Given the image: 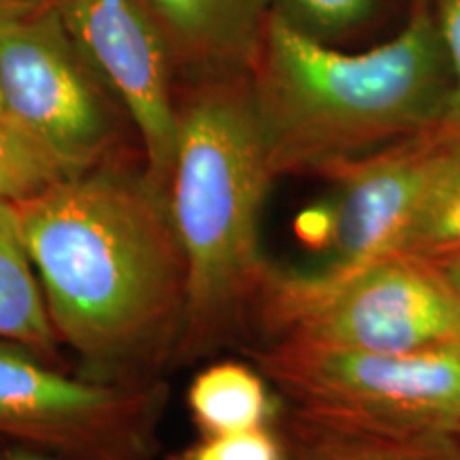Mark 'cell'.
<instances>
[{"mask_svg": "<svg viewBox=\"0 0 460 460\" xmlns=\"http://www.w3.org/2000/svg\"><path fill=\"white\" fill-rule=\"evenodd\" d=\"M454 139L446 122L367 156L332 164L329 200L305 211L298 230L326 258L320 271H354L401 254L437 166Z\"/></svg>", "mask_w": 460, "mask_h": 460, "instance_id": "8", "label": "cell"}, {"mask_svg": "<svg viewBox=\"0 0 460 460\" xmlns=\"http://www.w3.org/2000/svg\"><path fill=\"white\" fill-rule=\"evenodd\" d=\"M286 460H460V435L388 430L290 407L279 430Z\"/></svg>", "mask_w": 460, "mask_h": 460, "instance_id": "11", "label": "cell"}, {"mask_svg": "<svg viewBox=\"0 0 460 460\" xmlns=\"http://www.w3.org/2000/svg\"><path fill=\"white\" fill-rule=\"evenodd\" d=\"M250 312L271 341L362 352L460 345V290L441 264L410 254L343 273L269 264Z\"/></svg>", "mask_w": 460, "mask_h": 460, "instance_id": "4", "label": "cell"}, {"mask_svg": "<svg viewBox=\"0 0 460 460\" xmlns=\"http://www.w3.org/2000/svg\"><path fill=\"white\" fill-rule=\"evenodd\" d=\"M166 460H286V447L279 430L258 427L226 435H200Z\"/></svg>", "mask_w": 460, "mask_h": 460, "instance_id": "17", "label": "cell"}, {"mask_svg": "<svg viewBox=\"0 0 460 460\" xmlns=\"http://www.w3.org/2000/svg\"><path fill=\"white\" fill-rule=\"evenodd\" d=\"M441 267L446 269L447 275H450V279L454 281V286L460 290V261H454V262H447V264H441Z\"/></svg>", "mask_w": 460, "mask_h": 460, "instance_id": "21", "label": "cell"}, {"mask_svg": "<svg viewBox=\"0 0 460 460\" xmlns=\"http://www.w3.org/2000/svg\"><path fill=\"white\" fill-rule=\"evenodd\" d=\"M458 435H460V430H458Z\"/></svg>", "mask_w": 460, "mask_h": 460, "instance_id": "23", "label": "cell"}, {"mask_svg": "<svg viewBox=\"0 0 460 460\" xmlns=\"http://www.w3.org/2000/svg\"><path fill=\"white\" fill-rule=\"evenodd\" d=\"M169 211L186 258L177 356L197 358L252 309L269 262L261 214L275 172L250 75L183 84Z\"/></svg>", "mask_w": 460, "mask_h": 460, "instance_id": "3", "label": "cell"}, {"mask_svg": "<svg viewBox=\"0 0 460 460\" xmlns=\"http://www.w3.org/2000/svg\"><path fill=\"white\" fill-rule=\"evenodd\" d=\"M0 339L31 352L54 354L58 335L43 288L28 256L15 203L0 200Z\"/></svg>", "mask_w": 460, "mask_h": 460, "instance_id": "12", "label": "cell"}, {"mask_svg": "<svg viewBox=\"0 0 460 460\" xmlns=\"http://www.w3.org/2000/svg\"><path fill=\"white\" fill-rule=\"evenodd\" d=\"M163 388L68 377L0 339V430L56 460H152Z\"/></svg>", "mask_w": 460, "mask_h": 460, "instance_id": "7", "label": "cell"}, {"mask_svg": "<svg viewBox=\"0 0 460 460\" xmlns=\"http://www.w3.org/2000/svg\"><path fill=\"white\" fill-rule=\"evenodd\" d=\"M66 31L128 113L143 177L169 205L177 156V75L166 45L137 0H56Z\"/></svg>", "mask_w": 460, "mask_h": 460, "instance_id": "9", "label": "cell"}, {"mask_svg": "<svg viewBox=\"0 0 460 460\" xmlns=\"http://www.w3.org/2000/svg\"><path fill=\"white\" fill-rule=\"evenodd\" d=\"M0 99L68 175L118 163L132 124L56 9L0 26Z\"/></svg>", "mask_w": 460, "mask_h": 460, "instance_id": "6", "label": "cell"}, {"mask_svg": "<svg viewBox=\"0 0 460 460\" xmlns=\"http://www.w3.org/2000/svg\"><path fill=\"white\" fill-rule=\"evenodd\" d=\"M68 177L37 137L7 113L0 115V200L24 203Z\"/></svg>", "mask_w": 460, "mask_h": 460, "instance_id": "15", "label": "cell"}, {"mask_svg": "<svg viewBox=\"0 0 460 460\" xmlns=\"http://www.w3.org/2000/svg\"><path fill=\"white\" fill-rule=\"evenodd\" d=\"M0 460H56V458H51V456H48V454H43L39 450H20V452L9 454V456H4Z\"/></svg>", "mask_w": 460, "mask_h": 460, "instance_id": "20", "label": "cell"}, {"mask_svg": "<svg viewBox=\"0 0 460 460\" xmlns=\"http://www.w3.org/2000/svg\"><path fill=\"white\" fill-rule=\"evenodd\" d=\"M271 15L315 41L335 45L376 20L382 0H269Z\"/></svg>", "mask_w": 460, "mask_h": 460, "instance_id": "16", "label": "cell"}, {"mask_svg": "<svg viewBox=\"0 0 460 460\" xmlns=\"http://www.w3.org/2000/svg\"><path fill=\"white\" fill-rule=\"evenodd\" d=\"M188 410L200 435H226L269 427L279 407L261 371L241 362H217L192 379Z\"/></svg>", "mask_w": 460, "mask_h": 460, "instance_id": "13", "label": "cell"}, {"mask_svg": "<svg viewBox=\"0 0 460 460\" xmlns=\"http://www.w3.org/2000/svg\"><path fill=\"white\" fill-rule=\"evenodd\" d=\"M254 360L298 410L388 430H460V345L362 352L269 341Z\"/></svg>", "mask_w": 460, "mask_h": 460, "instance_id": "5", "label": "cell"}, {"mask_svg": "<svg viewBox=\"0 0 460 460\" xmlns=\"http://www.w3.org/2000/svg\"><path fill=\"white\" fill-rule=\"evenodd\" d=\"M401 254L427 258L437 264L460 261V135L456 130L420 203Z\"/></svg>", "mask_w": 460, "mask_h": 460, "instance_id": "14", "label": "cell"}, {"mask_svg": "<svg viewBox=\"0 0 460 460\" xmlns=\"http://www.w3.org/2000/svg\"><path fill=\"white\" fill-rule=\"evenodd\" d=\"M56 0H0V26L31 20L45 11L54 9Z\"/></svg>", "mask_w": 460, "mask_h": 460, "instance_id": "19", "label": "cell"}, {"mask_svg": "<svg viewBox=\"0 0 460 460\" xmlns=\"http://www.w3.org/2000/svg\"><path fill=\"white\" fill-rule=\"evenodd\" d=\"M437 20H439L441 34H444V43L447 49V58H450L454 77L446 124L460 135V0H441Z\"/></svg>", "mask_w": 460, "mask_h": 460, "instance_id": "18", "label": "cell"}, {"mask_svg": "<svg viewBox=\"0 0 460 460\" xmlns=\"http://www.w3.org/2000/svg\"><path fill=\"white\" fill-rule=\"evenodd\" d=\"M169 51L177 84L250 75L269 0H137Z\"/></svg>", "mask_w": 460, "mask_h": 460, "instance_id": "10", "label": "cell"}, {"mask_svg": "<svg viewBox=\"0 0 460 460\" xmlns=\"http://www.w3.org/2000/svg\"><path fill=\"white\" fill-rule=\"evenodd\" d=\"M275 177L320 175L444 124L454 77L427 7L367 51L337 49L269 15L250 73Z\"/></svg>", "mask_w": 460, "mask_h": 460, "instance_id": "2", "label": "cell"}, {"mask_svg": "<svg viewBox=\"0 0 460 460\" xmlns=\"http://www.w3.org/2000/svg\"><path fill=\"white\" fill-rule=\"evenodd\" d=\"M17 209L51 324L75 352L113 371L177 345L186 258L143 172H77Z\"/></svg>", "mask_w": 460, "mask_h": 460, "instance_id": "1", "label": "cell"}, {"mask_svg": "<svg viewBox=\"0 0 460 460\" xmlns=\"http://www.w3.org/2000/svg\"><path fill=\"white\" fill-rule=\"evenodd\" d=\"M4 113V109H3V99H0V115Z\"/></svg>", "mask_w": 460, "mask_h": 460, "instance_id": "22", "label": "cell"}]
</instances>
